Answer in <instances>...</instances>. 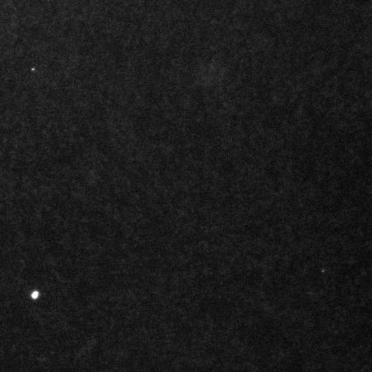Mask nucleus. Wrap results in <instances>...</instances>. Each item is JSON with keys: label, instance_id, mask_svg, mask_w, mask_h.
Masks as SVG:
<instances>
[{"label": "nucleus", "instance_id": "f257e3e1", "mask_svg": "<svg viewBox=\"0 0 372 372\" xmlns=\"http://www.w3.org/2000/svg\"><path fill=\"white\" fill-rule=\"evenodd\" d=\"M37 294H38L37 292H34V293H33L32 296H33L34 298H36V297H37Z\"/></svg>", "mask_w": 372, "mask_h": 372}]
</instances>
